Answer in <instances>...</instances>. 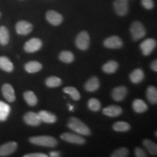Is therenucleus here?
<instances>
[{
  "label": "nucleus",
  "mask_w": 157,
  "mask_h": 157,
  "mask_svg": "<svg viewBox=\"0 0 157 157\" xmlns=\"http://www.w3.org/2000/svg\"><path fill=\"white\" fill-rule=\"evenodd\" d=\"M59 59L63 63H71L74 61V56L71 51L65 50L60 52V55H59Z\"/></svg>",
  "instance_id": "nucleus-29"
},
{
  "label": "nucleus",
  "mask_w": 157,
  "mask_h": 157,
  "mask_svg": "<svg viewBox=\"0 0 157 157\" xmlns=\"http://www.w3.org/2000/svg\"><path fill=\"white\" fill-rule=\"evenodd\" d=\"M2 91L4 97L8 102L13 103L15 101V91L13 87H12L11 84H5L2 88Z\"/></svg>",
  "instance_id": "nucleus-15"
},
{
  "label": "nucleus",
  "mask_w": 157,
  "mask_h": 157,
  "mask_svg": "<svg viewBox=\"0 0 157 157\" xmlns=\"http://www.w3.org/2000/svg\"><path fill=\"white\" fill-rule=\"evenodd\" d=\"M121 113H122V109L118 105H109L103 109V114L111 117H118V116L121 115Z\"/></svg>",
  "instance_id": "nucleus-16"
},
{
  "label": "nucleus",
  "mask_w": 157,
  "mask_h": 157,
  "mask_svg": "<svg viewBox=\"0 0 157 157\" xmlns=\"http://www.w3.org/2000/svg\"><path fill=\"white\" fill-rule=\"evenodd\" d=\"M45 83L49 87H57L61 85L62 81L60 78L57 76H50L47 78Z\"/></svg>",
  "instance_id": "nucleus-32"
},
{
  "label": "nucleus",
  "mask_w": 157,
  "mask_h": 157,
  "mask_svg": "<svg viewBox=\"0 0 157 157\" xmlns=\"http://www.w3.org/2000/svg\"><path fill=\"white\" fill-rule=\"evenodd\" d=\"M88 108L93 111H98L101 108V103L96 98H91L88 101Z\"/></svg>",
  "instance_id": "nucleus-33"
},
{
  "label": "nucleus",
  "mask_w": 157,
  "mask_h": 157,
  "mask_svg": "<svg viewBox=\"0 0 157 157\" xmlns=\"http://www.w3.org/2000/svg\"><path fill=\"white\" fill-rule=\"evenodd\" d=\"M129 151L127 148L122 147V148H118L115 151H113L112 154L111 155V157H126L128 156Z\"/></svg>",
  "instance_id": "nucleus-34"
},
{
  "label": "nucleus",
  "mask_w": 157,
  "mask_h": 157,
  "mask_svg": "<svg viewBox=\"0 0 157 157\" xmlns=\"http://www.w3.org/2000/svg\"><path fill=\"white\" fill-rule=\"evenodd\" d=\"M156 42L154 39L151 38L145 39L140 45L142 53L146 56H149V55L151 53L155 48H156Z\"/></svg>",
  "instance_id": "nucleus-7"
},
{
  "label": "nucleus",
  "mask_w": 157,
  "mask_h": 157,
  "mask_svg": "<svg viewBox=\"0 0 157 157\" xmlns=\"http://www.w3.org/2000/svg\"><path fill=\"white\" fill-rule=\"evenodd\" d=\"M113 7L119 16H125L129 12L128 0H114Z\"/></svg>",
  "instance_id": "nucleus-5"
},
{
  "label": "nucleus",
  "mask_w": 157,
  "mask_h": 157,
  "mask_svg": "<svg viewBox=\"0 0 157 157\" xmlns=\"http://www.w3.org/2000/svg\"><path fill=\"white\" fill-rule=\"evenodd\" d=\"M100 87L99 79L96 76L90 78L84 84V88L88 92H95Z\"/></svg>",
  "instance_id": "nucleus-17"
},
{
  "label": "nucleus",
  "mask_w": 157,
  "mask_h": 157,
  "mask_svg": "<svg viewBox=\"0 0 157 157\" xmlns=\"http://www.w3.org/2000/svg\"><path fill=\"white\" fill-rule=\"evenodd\" d=\"M16 32L21 35H28L33 30V25L28 21H21L17 23L16 26Z\"/></svg>",
  "instance_id": "nucleus-9"
},
{
  "label": "nucleus",
  "mask_w": 157,
  "mask_h": 157,
  "mask_svg": "<svg viewBox=\"0 0 157 157\" xmlns=\"http://www.w3.org/2000/svg\"><path fill=\"white\" fill-rule=\"evenodd\" d=\"M76 47L81 50H86L90 46V36L87 31H83L77 35L76 38Z\"/></svg>",
  "instance_id": "nucleus-4"
},
{
  "label": "nucleus",
  "mask_w": 157,
  "mask_h": 157,
  "mask_svg": "<svg viewBox=\"0 0 157 157\" xmlns=\"http://www.w3.org/2000/svg\"><path fill=\"white\" fill-rule=\"evenodd\" d=\"M64 93H67L71 97L73 98L74 101H78L81 98V95L78 91L74 87H66L63 89Z\"/></svg>",
  "instance_id": "nucleus-31"
},
{
  "label": "nucleus",
  "mask_w": 157,
  "mask_h": 157,
  "mask_svg": "<svg viewBox=\"0 0 157 157\" xmlns=\"http://www.w3.org/2000/svg\"><path fill=\"white\" fill-rule=\"evenodd\" d=\"M68 127L74 131V132L78 133L82 135H90L91 134V131L85 124L82 122L80 119L76 117H71L68 122Z\"/></svg>",
  "instance_id": "nucleus-1"
},
{
  "label": "nucleus",
  "mask_w": 157,
  "mask_h": 157,
  "mask_svg": "<svg viewBox=\"0 0 157 157\" xmlns=\"http://www.w3.org/2000/svg\"><path fill=\"white\" fill-rule=\"evenodd\" d=\"M39 115L41 118L42 121H44L45 123L52 124L57 121L56 116L52 113L49 112V111H42L39 113Z\"/></svg>",
  "instance_id": "nucleus-19"
},
{
  "label": "nucleus",
  "mask_w": 157,
  "mask_h": 157,
  "mask_svg": "<svg viewBox=\"0 0 157 157\" xmlns=\"http://www.w3.org/2000/svg\"><path fill=\"white\" fill-rule=\"evenodd\" d=\"M17 148L15 142H8L0 146V156H7L14 153Z\"/></svg>",
  "instance_id": "nucleus-12"
},
{
  "label": "nucleus",
  "mask_w": 157,
  "mask_h": 157,
  "mask_svg": "<svg viewBox=\"0 0 157 157\" xmlns=\"http://www.w3.org/2000/svg\"><path fill=\"white\" fill-rule=\"evenodd\" d=\"M23 98H24L25 102L31 106H34L36 105L38 100L35 94L32 91H26L23 94Z\"/></svg>",
  "instance_id": "nucleus-26"
},
{
  "label": "nucleus",
  "mask_w": 157,
  "mask_h": 157,
  "mask_svg": "<svg viewBox=\"0 0 157 157\" xmlns=\"http://www.w3.org/2000/svg\"><path fill=\"white\" fill-rule=\"evenodd\" d=\"M10 34L8 29L5 26L0 27V44L2 45H6L9 42Z\"/></svg>",
  "instance_id": "nucleus-30"
},
{
  "label": "nucleus",
  "mask_w": 157,
  "mask_h": 157,
  "mask_svg": "<svg viewBox=\"0 0 157 157\" xmlns=\"http://www.w3.org/2000/svg\"><path fill=\"white\" fill-rule=\"evenodd\" d=\"M10 112V106L8 104L0 101V121H5Z\"/></svg>",
  "instance_id": "nucleus-25"
},
{
  "label": "nucleus",
  "mask_w": 157,
  "mask_h": 157,
  "mask_svg": "<svg viewBox=\"0 0 157 157\" xmlns=\"http://www.w3.org/2000/svg\"><path fill=\"white\" fill-rule=\"evenodd\" d=\"M141 3H142L143 7H145L146 10H151L154 7V3L153 0H141Z\"/></svg>",
  "instance_id": "nucleus-35"
},
{
  "label": "nucleus",
  "mask_w": 157,
  "mask_h": 157,
  "mask_svg": "<svg viewBox=\"0 0 157 157\" xmlns=\"http://www.w3.org/2000/svg\"><path fill=\"white\" fill-rule=\"evenodd\" d=\"M129 78L131 82L134 84H139L144 78V72L140 68H137L129 74Z\"/></svg>",
  "instance_id": "nucleus-18"
},
{
  "label": "nucleus",
  "mask_w": 157,
  "mask_h": 157,
  "mask_svg": "<svg viewBox=\"0 0 157 157\" xmlns=\"http://www.w3.org/2000/svg\"><path fill=\"white\" fill-rule=\"evenodd\" d=\"M119 68V64L115 60H110L103 66V71L106 74H113Z\"/></svg>",
  "instance_id": "nucleus-24"
},
{
  "label": "nucleus",
  "mask_w": 157,
  "mask_h": 157,
  "mask_svg": "<svg viewBox=\"0 0 157 157\" xmlns=\"http://www.w3.org/2000/svg\"><path fill=\"white\" fill-rule=\"evenodd\" d=\"M151 68L153 71H157V62H156V60H154L151 63Z\"/></svg>",
  "instance_id": "nucleus-38"
},
{
  "label": "nucleus",
  "mask_w": 157,
  "mask_h": 157,
  "mask_svg": "<svg viewBox=\"0 0 157 157\" xmlns=\"http://www.w3.org/2000/svg\"><path fill=\"white\" fill-rule=\"evenodd\" d=\"M135 154L137 157H146L147 154L146 152L140 148H135Z\"/></svg>",
  "instance_id": "nucleus-36"
},
{
  "label": "nucleus",
  "mask_w": 157,
  "mask_h": 157,
  "mask_svg": "<svg viewBox=\"0 0 157 157\" xmlns=\"http://www.w3.org/2000/svg\"><path fill=\"white\" fill-rule=\"evenodd\" d=\"M23 119L27 124L31 125V126H39L42 123V120L39 113L34 112L26 113L24 115Z\"/></svg>",
  "instance_id": "nucleus-11"
},
{
  "label": "nucleus",
  "mask_w": 157,
  "mask_h": 157,
  "mask_svg": "<svg viewBox=\"0 0 157 157\" xmlns=\"http://www.w3.org/2000/svg\"><path fill=\"white\" fill-rule=\"evenodd\" d=\"M0 68L6 72H12L14 69V66L8 58L2 56L0 57Z\"/></svg>",
  "instance_id": "nucleus-20"
},
{
  "label": "nucleus",
  "mask_w": 157,
  "mask_h": 157,
  "mask_svg": "<svg viewBox=\"0 0 157 157\" xmlns=\"http://www.w3.org/2000/svg\"><path fill=\"white\" fill-rule=\"evenodd\" d=\"M146 98L151 104L157 103V90L154 86H149L146 90Z\"/></svg>",
  "instance_id": "nucleus-23"
},
{
  "label": "nucleus",
  "mask_w": 157,
  "mask_h": 157,
  "mask_svg": "<svg viewBox=\"0 0 157 157\" xmlns=\"http://www.w3.org/2000/svg\"><path fill=\"white\" fill-rule=\"evenodd\" d=\"M50 156L52 157H58L60 156V154L58 151H51L50 153Z\"/></svg>",
  "instance_id": "nucleus-39"
},
{
  "label": "nucleus",
  "mask_w": 157,
  "mask_h": 157,
  "mask_svg": "<svg viewBox=\"0 0 157 157\" xmlns=\"http://www.w3.org/2000/svg\"><path fill=\"white\" fill-rule=\"evenodd\" d=\"M42 46V42L38 38H32L25 43L24 45V50L26 52L32 53L39 50Z\"/></svg>",
  "instance_id": "nucleus-6"
},
{
  "label": "nucleus",
  "mask_w": 157,
  "mask_h": 157,
  "mask_svg": "<svg viewBox=\"0 0 157 157\" xmlns=\"http://www.w3.org/2000/svg\"><path fill=\"white\" fill-rule=\"evenodd\" d=\"M0 15H1V13H0Z\"/></svg>",
  "instance_id": "nucleus-41"
},
{
  "label": "nucleus",
  "mask_w": 157,
  "mask_h": 157,
  "mask_svg": "<svg viewBox=\"0 0 157 157\" xmlns=\"http://www.w3.org/2000/svg\"><path fill=\"white\" fill-rule=\"evenodd\" d=\"M24 157H48V156L42 153H33V154H25L23 156Z\"/></svg>",
  "instance_id": "nucleus-37"
},
{
  "label": "nucleus",
  "mask_w": 157,
  "mask_h": 157,
  "mask_svg": "<svg viewBox=\"0 0 157 157\" xmlns=\"http://www.w3.org/2000/svg\"><path fill=\"white\" fill-rule=\"evenodd\" d=\"M29 141L32 144L39 146L50 147L53 148L58 145V140L52 136L48 135H42V136H34L29 138Z\"/></svg>",
  "instance_id": "nucleus-2"
},
{
  "label": "nucleus",
  "mask_w": 157,
  "mask_h": 157,
  "mask_svg": "<svg viewBox=\"0 0 157 157\" xmlns=\"http://www.w3.org/2000/svg\"><path fill=\"white\" fill-rule=\"evenodd\" d=\"M103 44L105 48L109 49H119L122 47L123 42L119 36H112L105 39Z\"/></svg>",
  "instance_id": "nucleus-10"
},
{
  "label": "nucleus",
  "mask_w": 157,
  "mask_h": 157,
  "mask_svg": "<svg viewBox=\"0 0 157 157\" xmlns=\"http://www.w3.org/2000/svg\"><path fill=\"white\" fill-rule=\"evenodd\" d=\"M143 146H145L148 152L153 156H156L157 154V146L156 143H154L153 141L148 139H146L143 141Z\"/></svg>",
  "instance_id": "nucleus-28"
},
{
  "label": "nucleus",
  "mask_w": 157,
  "mask_h": 157,
  "mask_svg": "<svg viewBox=\"0 0 157 157\" xmlns=\"http://www.w3.org/2000/svg\"><path fill=\"white\" fill-rule=\"evenodd\" d=\"M46 18L50 24L52 25H59L63 22V16L58 12L50 10L47 13Z\"/></svg>",
  "instance_id": "nucleus-13"
},
{
  "label": "nucleus",
  "mask_w": 157,
  "mask_h": 157,
  "mask_svg": "<svg viewBox=\"0 0 157 157\" xmlns=\"http://www.w3.org/2000/svg\"><path fill=\"white\" fill-rule=\"evenodd\" d=\"M132 108L135 112L139 113L146 112L147 110H148V105H147V104L140 99H136L133 101Z\"/></svg>",
  "instance_id": "nucleus-22"
},
{
  "label": "nucleus",
  "mask_w": 157,
  "mask_h": 157,
  "mask_svg": "<svg viewBox=\"0 0 157 157\" xmlns=\"http://www.w3.org/2000/svg\"><path fill=\"white\" fill-rule=\"evenodd\" d=\"M68 107H69V110L70 111H74V106H72V105H68Z\"/></svg>",
  "instance_id": "nucleus-40"
},
{
  "label": "nucleus",
  "mask_w": 157,
  "mask_h": 157,
  "mask_svg": "<svg viewBox=\"0 0 157 157\" xmlns=\"http://www.w3.org/2000/svg\"><path fill=\"white\" fill-rule=\"evenodd\" d=\"M127 95V89L124 86H119L115 87L112 90L111 96L116 101H121L124 99Z\"/></svg>",
  "instance_id": "nucleus-14"
},
{
  "label": "nucleus",
  "mask_w": 157,
  "mask_h": 157,
  "mask_svg": "<svg viewBox=\"0 0 157 157\" xmlns=\"http://www.w3.org/2000/svg\"><path fill=\"white\" fill-rule=\"evenodd\" d=\"M130 33L134 41H137L146 36V31L144 25L139 21H135L130 27Z\"/></svg>",
  "instance_id": "nucleus-3"
},
{
  "label": "nucleus",
  "mask_w": 157,
  "mask_h": 157,
  "mask_svg": "<svg viewBox=\"0 0 157 157\" xmlns=\"http://www.w3.org/2000/svg\"><path fill=\"white\" fill-rule=\"evenodd\" d=\"M113 129L116 132H124L130 129V125L126 121H117L113 124Z\"/></svg>",
  "instance_id": "nucleus-27"
},
{
  "label": "nucleus",
  "mask_w": 157,
  "mask_h": 157,
  "mask_svg": "<svg viewBox=\"0 0 157 157\" xmlns=\"http://www.w3.org/2000/svg\"><path fill=\"white\" fill-rule=\"evenodd\" d=\"M42 65L37 61H30L25 65V70L28 73L34 74L42 70Z\"/></svg>",
  "instance_id": "nucleus-21"
},
{
  "label": "nucleus",
  "mask_w": 157,
  "mask_h": 157,
  "mask_svg": "<svg viewBox=\"0 0 157 157\" xmlns=\"http://www.w3.org/2000/svg\"><path fill=\"white\" fill-rule=\"evenodd\" d=\"M60 137L63 140L70 143H74V144L83 145L85 143L84 138L78 135H75L71 132H65L60 135Z\"/></svg>",
  "instance_id": "nucleus-8"
}]
</instances>
